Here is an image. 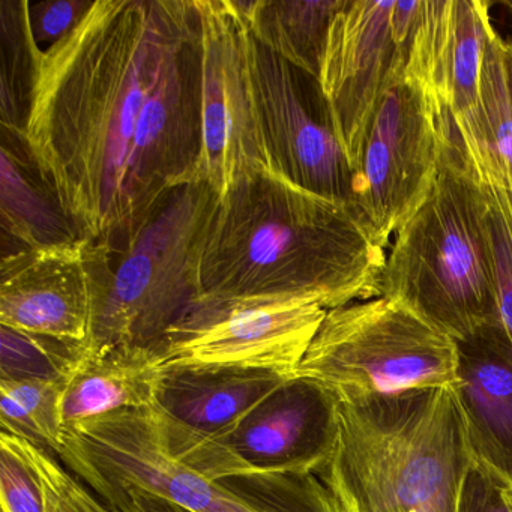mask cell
Segmentation results:
<instances>
[{
  "instance_id": "6da1fadb",
  "label": "cell",
  "mask_w": 512,
  "mask_h": 512,
  "mask_svg": "<svg viewBox=\"0 0 512 512\" xmlns=\"http://www.w3.org/2000/svg\"><path fill=\"white\" fill-rule=\"evenodd\" d=\"M194 0H94L43 50L26 142L86 241L202 179V22Z\"/></svg>"
},
{
  "instance_id": "7a4b0ae2",
  "label": "cell",
  "mask_w": 512,
  "mask_h": 512,
  "mask_svg": "<svg viewBox=\"0 0 512 512\" xmlns=\"http://www.w3.org/2000/svg\"><path fill=\"white\" fill-rule=\"evenodd\" d=\"M385 265L355 209L260 164L220 197L197 299L299 298L332 310L379 298Z\"/></svg>"
},
{
  "instance_id": "3957f363",
  "label": "cell",
  "mask_w": 512,
  "mask_h": 512,
  "mask_svg": "<svg viewBox=\"0 0 512 512\" xmlns=\"http://www.w3.org/2000/svg\"><path fill=\"white\" fill-rule=\"evenodd\" d=\"M472 463L449 388L338 401L334 451L316 473L344 512H458Z\"/></svg>"
},
{
  "instance_id": "277c9868",
  "label": "cell",
  "mask_w": 512,
  "mask_h": 512,
  "mask_svg": "<svg viewBox=\"0 0 512 512\" xmlns=\"http://www.w3.org/2000/svg\"><path fill=\"white\" fill-rule=\"evenodd\" d=\"M220 196L206 181L173 190L124 229L89 241L92 323L85 355L152 347L200 293V262Z\"/></svg>"
},
{
  "instance_id": "5b68a950",
  "label": "cell",
  "mask_w": 512,
  "mask_h": 512,
  "mask_svg": "<svg viewBox=\"0 0 512 512\" xmlns=\"http://www.w3.org/2000/svg\"><path fill=\"white\" fill-rule=\"evenodd\" d=\"M379 292L454 340L500 322L481 188L446 112L433 188L398 230Z\"/></svg>"
},
{
  "instance_id": "8992f818",
  "label": "cell",
  "mask_w": 512,
  "mask_h": 512,
  "mask_svg": "<svg viewBox=\"0 0 512 512\" xmlns=\"http://www.w3.org/2000/svg\"><path fill=\"white\" fill-rule=\"evenodd\" d=\"M86 487L136 488L194 512H344L313 473H245L208 481L173 460L148 410H122L65 428L58 455Z\"/></svg>"
},
{
  "instance_id": "52a82bcc",
  "label": "cell",
  "mask_w": 512,
  "mask_h": 512,
  "mask_svg": "<svg viewBox=\"0 0 512 512\" xmlns=\"http://www.w3.org/2000/svg\"><path fill=\"white\" fill-rule=\"evenodd\" d=\"M455 362L454 338L379 296L328 310L292 377L352 401L449 388Z\"/></svg>"
},
{
  "instance_id": "ba28073f",
  "label": "cell",
  "mask_w": 512,
  "mask_h": 512,
  "mask_svg": "<svg viewBox=\"0 0 512 512\" xmlns=\"http://www.w3.org/2000/svg\"><path fill=\"white\" fill-rule=\"evenodd\" d=\"M242 25L263 163L296 187L358 212L355 170L319 80L266 49Z\"/></svg>"
},
{
  "instance_id": "9c48e42d",
  "label": "cell",
  "mask_w": 512,
  "mask_h": 512,
  "mask_svg": "<svg viewBox=\"0 0 512 512\" xmlns=\"http://www.w3.org/2000/svg\"><path fill=\"white\" fill-rule=\"evenodd\" d=\"M443 112L415 77L398 70L368 122L355 163L356 208L374 241L418 211L433 188L443 143Z\"/></svg>"
},
{
  "instance_id": "30bf717a",
  "label": "cell",
  "mask_w": 512,
  "mask_h": 512,
  "mask_svg": "<svg viewBox=\"0 0 512 512\" xmlns=\"http://www.w3.org/2000/svg\"><path fill=\"white\" fill-rule=\"evenodd\" d=\"M337 433V398L319 383L290 377L229 433L160 445L208 481L245 473L316 475L331 457Z\"/></svg>"
},
{
  "instance_id": "8fae6325",
  "label": "cell",
  "mask_w": 512,
  "mask_h": 512,
  "mask_svg": "<svg viewBox=\"0 0 512 512\" xmlns=\"http://www.w3.org/2000/svg\"><path fill=\"white\" fill-rule=\"evenodd\" d=\"M326 310L299 298H200L155 344L166 364L278 371L292 377Z\"/></svg>"
},
{
  "instance_id": "7c38bea8",
  "label": "cell",
  "mask_w": 512,
  "mask_h": 512,
  "mask_svg": "<svg viewBox=\"0 0 512 512\" xmlns=\"http://www.w3.org/2000/svg\"><path fill=\"white\" fill-rule=\"evenodd\" d=\"M202 20V164L200 173L223 197L263 163L248 85L244 25L230 0H197Z\"/></svg>"
},
{
  "instance_id": "4fadbf2b",
  "label": "cell",
  "mask_w": 512,
  "mask_h": 512,
  "mask_svg": "<svg viewBox=\"0 0 512 512\" xmlns=\"http://www.w3.org/2000/svg\"><path fill=\"white\" fill-rule=\"evenodd\" d=\"M392 8L394 0H346L329 32L320 86L353 170L374 109L404 68Z\"/></svg>"
},
{
  "instance_id": "5bb4252c",
  "label": "cell",
  "mask_w": 512,
  "mask_h": 512,
  "mask_svg": "<svg viewBox=\"0 0 512 512\" xmlns=\"http://www.w3.org/2000/svg\"><path fill=\"white\" fill-rule=\"evenodd\" d=\"M89 241L0 260V326L85 343L92 323Z\"/></svg>"
},
{
  "instance_id": "9a60e30c",
  "label": "cell",
  "mask_w": 512,
  "mask_h": 512,
  "mask_svg": "<svg viewBox=\"0 0 512 512\" xmlns=\"http://www.w3.org/2000/svg\"><path fill=\"white\" fill-rule=\"evenodd\" d=\"M494 28L484 0H422L418 23L400 59L451 118L478 103L485 50Z\"/></svg>"
},
{
  "instance_id": "2e32d148",
  "label": "cell",
  "mask_w": 512,
  "mask_h": 512,
  "mask_svg": "<svg viewBox=\"0 0 512 512\" xmlns=\"http://www.w3.org/2000/svg\"><path fill=\"white\" fill-rule=\"evenodd\" d=\"M449 386L472 460L512 488V341L502 323L455 340Z\"/></svg>"
},
{
  "instance_id": "e0dca14e",
  "label": "cell",
  "mask_w": 512,
  "mask_h": 512,
  "mask_svg": "<svg viewBox=\"0 0 512 512\" xmlns=\"http://www.w3.org/2000/svg\"><path fill=\"white\" fill-rule=\"evenodd\" d=\"M289 379L278 371L166 364L149 418L164 436L215 439Z\"/></svg>"
},
{
  "instance_id": "ac0fdd59",
  "label": "cell",
  "mask_w": 512,
  "mask_h": 512,
  "mask_svg": "<svg viewBox=\"0 0 512 512\" xmlns=\"http://www.w3.org/2000/svg\"><path fill=\"white\" fill-rule=\"evenodd\" d=\"M2 257L86 241L44 178L25 134L0 131Z\"/></svg>"
},
{
  "instance_id": "d6986e66",
  "label": "cell",
  "mask_w": 512,
  "mask_h": 512,
  "mask_svg": "<svg viewBox=\"0 0 512 512\" xmlns=\"http://www.w3.org/2000/svg\"><path fill=\"white\" fill-rule=\"evenodd\" d=\"M164 365L154 346L116 347L83 356L65 382V428L122 410L149 409Z\"/></svg>"
},
{
  "instance_id": "ffe728a7",
  "label": "cell",
  "mask_w": 512,
  "mask_h": 512,
  "mask_svg": "<svg viewBox=\"0 0 512 512\" xmlns=\"http://www.w3.org/2000/svg\"><path fill=\"white\" fill-rule=\"evenodd\" d=\"M266 49L319 80L329 32L346 0H230Z\"/></svg>"
},
{
  "instance_id": "44dd1931",
  "label": "cell",
  "mask_w": 512,
  "mask_h": 512,
  "mask_svg": "<svg viewBox=\"0 0 512 512\" xmlns=\"http://www.w3.org/2000/svg\"><path fill=\"white\" fill-rule=\"evenodd\" d=\"M451 121L464 142L503 170L512 188V41L496 31L485 50L478 103L472 113Z\"/></svg>"
},
{
  "instance_id": "7402d4cb",
  "label": "cell",
  "mask_w": 512,
  "mask_h": 512,
  "mask_svg": "<svg viewBox=\"0 0 512 512\" xmlns=\"http://www.w3.org/2000/svg\"><path fill=\"white\" fill-rule=\"evenodd\" d=\"M38 47L28 0H0V127L25 134L37 82Z\"/></svg>"
},
{
  "instance_id": "603a6c76",
  "label": "cell",
  "mask_w": 512,
  "mask_h": 512,
  "mask_svg": "<svg viewBox=\"0 0 512 512\" xmlns=\"http://www.w3.org/2000/svg\"><path fill=\"white\" fill-rule=\"evenodd\" d=\"M460 140L481 188L500 323L512 341V188L496 163Z\"/></svg>"
},
{
  "instance_id": "cb8c5ba5",
  "label": "cell",
  "mask_w": 512,
  "mask_h": 512,
  "mask_svg": "<svg viewBox=\"0 0 512 512\" xmlns=\"http://www.w3.org/2000/svg\"><path fill=\"white\" fill-rule=\"evenodd\" d=\"M64 386L65 382L0 380L2 430L58 457L64 445Z\"/></svg>"
},
{
  "instance_id": "d4e9b609",
  "label": "cell",
  "mask_w": 512,
  "mask_h": 512,
  "mask_svg": "<svg viewBox=\"0 0 512 512\" xmlns=\"http://www.w3.org/2000/svg\"><path fill=\"white\" fill-rule=\"evenodd\" d=\"M83 356L82 343L0 326V380L67 382Z\"/></svg>"
},
{
  "instance_id": "484cf974",
  "label": "cell",
  "mask_w": 512,
  "mask_h": 512,
  "mask_svg": "<svg viewBox=\"0 0 512 512\" xmlns=\"http://www.w3.org/2000/svg\"><path fill=\"white\" fill-rule=\"evenodd\" d=\"M0 505L2 512H50L49 493L28 440L0 434Z\"/></svg>"
},
{
  "instance_id": "4316f807",
  "label": "cell",
  "mask_w": 512,
  "mask_h": 512,
  "mask_svg": "<svg viewBox=\"0 0 512 512\" xmlns=\"http://www.w3.org/2000/svg\"><path fill=\"white\" fill-rule=\"evenodd\" d=\"M29 446L46 482L50 512H115L91 488L73 475L56 455L32 445L31 442Z\"/></svg>"
},
{
  "instance_id": "83f0119b",
  "label": "cell",
  "mask_w": 512,
  "mask_h": 512,
  "mask_svg": "<svg viewBox=\"0 0 512 512\" xmlns=\"http://www.w3.org/2000/svg\"><path fill=\"white\" fill-rule=\"evenodd\" d=\"M94 0H46L29 2L32 34L41 50H47L67 37L91 10Z\"/></svg>"
},
{
  "instance_id": "f1b7e54d",
  "label": "cell",
  "mask_w": 512,
  "mask_h": 512,
  "mask_svg": "<svg viewBox=\"0 0 512 512\" xmlns=\"http://www.w3.org/2000/svg\"><path fill=\"white\" fill-rule=\"evenodd\" d=\"M458 512H512L511 487L472 460L461 487Z\"/></svg>"
},
{
  "instance_id": "f546056e",
  "label": "cell",
  "mask_w": 512,
  "mask_h": 512,
  "mask_svg": "<svg viewBox=\"0 0 512 512\" xmlns=\"http://www.w3.org/2000/svg\"><path fill=\"white\" fill-rule=\"evenodd\" d=\"M91 490L115 512H194L166 497L136 488L100 485Z\"/></svg>"
},
{
  "instance_id": "4dcf8cb0",
  "label": "cell",
  "mask_w": 512,
  "mask_h": 512,
  "mask_svg": "<svg viewBox=\"0 0 512 512\" xmlns=\"http://www.w3.org/2000/svg\"><path fill=\"white\" fill-rule=\"evenodd\" d=\"M506 5H508V7L511 8V10H512V2H508V4H506Z\"/></svg>"
},
{
  "instance_id": "1f68e13d",
  "label": "cell",
  "mask_w": 512,
  "mask_h": 512,
  "mask_svg": "<svg viewBox=\"0 0 512 512\" xmlns=\"http://www.w3.org/2000/svg\"><path fill=\"white\" fill-rule=\"evenodd\" d=\"M511 497H512V488H511Z\"/></svg>"
}]
</instances>
